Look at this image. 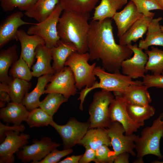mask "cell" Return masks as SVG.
<instances>
[{
	"mask_svg": "<svg viewBox=\"0 0 163 163\" xmlns=\"http://www.w3.org/2000/svg\"><path fill=\"white\" fill-rule=\"evenodd\" d=\"M110 18L89 23L87 37L90 59L101 60L103 68L108 72H120L122 62L131 57L133 51L127 46L117 44L114 39Z\"/></svg>",
	"mask_w": 163,
	"mask_h": 163,
	"instance_id": "obj_1",
	"label": "cell"
},
{
	"mask_svg": "<svg viewBox=\"0 0 163 163\" xmlns=\"http://www.w3.org/2000/svg\"><path fill=\"white\" fill-rule=\"evenodd\" d=\"M89 18V13L63 11L59 19L57 30L60 40L73 44L79 53H85L88 50L87 37Z\"/></svg>",
	"mask_w": 163,
	"mask_h": 163,
	"instance_id": "obj_2",
	"label": "cell"
},
{
	"mask_svg": "<svg viewBox=\"0 0 163 163\" xmlns=\"http://www.w3.org/2000/svg\"><path fill=\"white\" fill-rule=\"evenodd\" d=\"M102 67L96 66L94 70V75L100 80L97 81L91 87H85L80 93L79 97L78 100H80L79 109L83 110V104L85 97L88 93L92 90L100 88L110 91H113L116 96H118L124 91L125 89L130 85L142 83L139 80L133 81L128 76L125 75L120 72L111 73L107 72Z\"/></svg>",
	"mask_w": 163,
	"mask_h": 163,
	"instance_id": "obj_3",
	"label": "cell"
},
{
	"mask_svg": "<svg viewBox=\"0 0 163 163\" xmlns=\"http://www.w3.org/2000/svg\"><path fill=\"white\" fill-rule=\"evenodd\" d=\"M163 138V113L153 121L151 126L144 128L135 142V149L137 158H143L147 155H153L158 159L163 158L160 149L161 138Z\"/></svg>",
	"mask_w": 163,
	"mask_h": 163,
	"instance_id": "obj_4",
	"label": "cell"
},
{
	"mask_svg": "<svg viewBox=\"0 0 163 163\" xmlns=\"http://www.w3.org/2000/svg\"><path fill=\"white\" fill-rule=\"evenodd\" d=\"M90 59L88 52L80 53L76 51L72 53L65 62V66L69 67L73 73L76 87L79 90L85 86L91 88L97 81L93 72L96 63L89 64Z\"/></svg>",
	"mask_w": 163,
	"mask_h": 163,
	"instance_id": "obj_5",
	"label": "cell"
},
{
	"mask_svg": "<svg viewBox=\"0 0 163 163\" xmlns=\"http://www.w3.org/2000/svg\"><path fill=\"white\" fill-rule=\"evenodd\" d=\"M114 98L111 91L104 89L96 92L89 105V129L97 127L107 128L111 122L108 115V108Z\"/></svg>",
	"mask_w": 163,
	"mask_h": 163,
	"instance_id": "obj_6",
	"label": "cell"
},
{
	"mask_svg": "<svg viewBox=\"0 0 163 163\" xmlns=\"http://www.w3.org/2000/svg\"><path fill=\"white\" fill-rule=\"evenodd\" d=\"M63 11L59 3L46 18L41 22L32 24L28 29L27 33L30 35H37L42 37L44 40L46 46L50 49L56 46L60 41L57 26Z\"/></svg>",
	"mask_w": 163,
	"mask_h": 163,
	"instance_id": "obj_7",
	"label": "cell"
},
{
	"mask_svg": "<svg viewBox=\"0 0 163 163\" xmlns=\"http://www.w3.org/2000/svg\"><path fill=\"white\" fill-rule=\"evenodd\" d=\"M50 125L59 134L63 142L64 149H66L71 148L78 144L89 129L90 123L89 120L82 122L72 118L65 125H59L53 120Z\"/></svg>",
	"mask_w": 163,
	"mask_h": 163,
	"instance_id": "obj_8",
	"label": "cell"
},
{
	"mask_svg": "<svg viewBox=\"0 0 163 163\" xmlns=\"http://www.w3.org/2000/svg\"><path fill=\"white\" fill-rule=\"evenodd\" d=\"M32 144L22 147L16 153L17 158L24 163L37 162L44 158L52 150L60 145L50 138L43 136L40 140L34 139Z\"/></svg>",
	"mask_w": 163,
	"mask_h": 163,
	"instance_id": "obj_9",
	"label": "cell"
},
{
	"mask_svg": "<svg viewBox=\"0 0 163 163\" xmlns=\"http://www.w3.org/2000/svg\"><path fill=\"white\" fill-rule=\"evenodd\" d=\"M106 129L115 156L123 152L129 153L133 156L136 155L134 151L135 142L139 135L134 133L124 135L123 134L125 131L123 126L116 121L112 122Z\"/></svg>",
	"mask_w": 163,
	"mask_h": 163,
	"instance_id": "obj_10",
	"label": "cell"
},
{
	"mask_svg": "<svg viewBox=\"0 0 163 163\" xmlns=\"http://www.w3.org/2000/svg\"><path fill=\"white\" fill-rule=\"evenodd\" d=\"M50 82L46 86L44 94L57 93L68 99L77 93L74 75L69 66L65 67L61 71L55 72Z\"/></svg>",
	"mask_w": 163,
	"mask_h": 163,
	"instance_id": "obj_11",
	"label": "cell"
},
{
	"mask_svg": "<svg viewBox=\"0 0 163 163\" xmlns=\"http://www.w3.org/2000/svg\"><path fill=\"white\" fill-rule=\"evenodd\" d=\"M20 133L13 130L4 133L5 139L0 145V163H14V154L28 143L29 135Z\"/></svg>",
	"mask_w": 163,
	"mask_h": 163,
	"instance_id": "obj_12",
	"label": "cell"
},
{
	"mask_svg": "<svg viewBox=\"0 0 163 163\" xmlns=\"http://www.w3.org/2000/svg\"><path fill=\"white\" fill-rule=\"evenodd\" d=\"M127 102L122 97L116 96L111 101L108 108V115L111 122L117 121L121 123L125 131L126 135L137 132L143 126L133 121L126 110Z\"/></svg>",
	"mask_w": 163,
	"mask_h": 163,
	"instance_id": "obj_13",
	"label": "cell"
},
{
	"mask_svg": "<svg viewBox=\"0 0 163 163\" xmlns=\"http://www.w3.org/2000/svg\"><path fill=\"white\" fill-rule=\"evenodd\" d=\"M127 46L133 51V55L122 62V73L132 79L143 78L147 72L145 67L148 59V55L136 43Z\"/></svg>",
	"mask_w": 163,
	"mask_h": 163,
	"instance_id": "obj_14",
	"label": "cell"
},
{
	"mask_svg": "<svg viewBox=\"0 0 163 163\" xmlns=\"http://www.w3.org/2000/svg\"><path fill=\"white\" fill-rule=\"evenodd\" d=\"M24 14L21 11L14 12L8 16L0 26V48L13 40L17 41V32L20 26L34 23L22 19Z\"/></svg>",
	"mask_w": 163,
	"mask_h": 163,
	"instance_id": "obj_15",
	"label": "cell"
},
{
	"mask_svg": "<svg viewBox=\"0 0 163 163\" xmlns=\"http://www.w3.org/2000/svg\"><path fill=\"white\" fill-rule=\"evenodd\" d=\"M17 37V40L20 41L21 45L20 56L30 69L34 61L35 49L40 44L45 45L44 40L38 35L28 34L23 29L18 30Z\"/></svg>",
	"mask_w": 163,
	"mask_h": 163,
	"instance_id": "obj_16",
	"label": "cell"
},
{
	"mask_svg": "<svg viewBox=\"0 0 163 163\" xmlns=\"http://www.w3.org/2000/svg\"><path fill=\"white\" fill-rule=\"evenodd\" d=\"M142 15L138 11L135 5L131 1L121 11L116 12L112 18L117 27L118 37H121Z\"/></svg>",
	"mask_w": 163,
	"mask_h": 163,
	"instance_id": "obj_17",
	"label": "cell"
},
{
	"mask_svg": "<svg viewBox=\"0 0 163 163\" xmlns=\"http://www.w3.org/2000/svg\"><path fill=\"white\" fill-rule=\"evenodd\" d=\"M36 63L32 67L33 76L39 77L47 74H53L55 72L51 65L52 59L50 49L45 45H38L35 50Z\"/></svg>",
	"mask_w": 163,
	"mask_h": 163,
	"instance_id": "obj_18",
	"label": "cell"
},
{
	"mask_svg": "<svg viewBox=\"0 0 163 163\" xmlns=\"http://www.w3.org/2000/svg\"><path fill=\"white\" fill-rule=\"evenodd\" d=\"M148 88L143 83L132 84L127 87L118 96L123 97L128 103L145 106L152 101Z\"/></svg>",
	"mask_w": 163,
	"mask_h": 163,
	"instance_id": "obj_19",
	"label": "cell"
},
{
	"mask_svg": "<svg viewBox=\"0 0 163 163\" xmlns=\"http://www.w3.org/2000/svg\"><path fill=\"white\" fill-rule=\"evenodd\" d=\"M30 111L21 103L8 102L6 107L0 110V118L7 123L20 125L23 121H26Z\"/></svg>",
	"mask_w": 163,
	"mask_h": 163,
	"instance_id": "obj_20",
	"label": "cell"
},
{
	"mask_svg": "<svg viewBox=\"0 0 163 163\" xmlns=\"http://www.w3.org/2000/svg\"><path fill=\"white\" fill-rule=\"evenodd\" d=\"M153 18L142 14L119 38V44L127 46L131 44L132 42H136L139 38H142L147 31L149 23Z\"/></svg>",
	"mask_w": 163,
	"mask_h": 163,
	"instance_id": "obj_21",
	"label": "cell"
},
{
	"mask_svg": "<svg viewBox=\"0 0 163 163\" xmlns=\"http://www.w3.org/2000/svg\"><path fill=\"white\" fill-rule=\"evenodd\" d=\"M78 145L88 146L95 150L102 145L109 146L111 143L107 129L97 127L88 129Z\"/></svg>",
	"mask_w": 163,
	"mask_h": 163,
	"instance_id": "obj_22",
	"label": "cell"
},
{
	"mask_svg": "<svg viewBox=\"0 0 163 163\" xmlns=\"http://www.w3.org/2000/svg\"><path fill=\"white\" fill-rule=\"evenodd\" d=\"M50 50L53 60L52 66L55 72L62 70L68 57L73 53L77 51L73 44L61 40L56 46L50 48Z\"/></svg>",
	"mask_w": 163,
	"mask_h": 163,
	"instance_id": "obj_23",
	"label": "cell"
},
{
	"mask_svg": "<svg viewBox=\"0 0 163 163\" xmlns=\"http://www.w3.org/2000/svg\"><path fill=\"white\" fill-rule=\"evenodd\" d=\"M17 48L14 44L0 51V81L5 86H8L13 78L8 76V69L19 59Z\"/></svg>",
	"mask_w": 163,
	"mask_h": 163,
	"instance_id": "obj_24",
	"label": "cell"
},
{
	"mask_svg": "<svg viewBox=\"0 0 163 163\" xmlns=\"http://www.w3.org/2000/svg\"><path fill=\"white\" fill-rule=\"evenodd\" d=\"M163 18H153L149 23L145 39L139 41L138 47L147 50L149 46H158L163 47V32L160 28V21Z\"/></svg>",
	"mask_w": 163,
	"mask_h": 163,
	"instance_id": "obj_25",
	"label": "cell"
},
{
	"mask_svg": "<svg viewBox=\"0 0 163 163\" xmlns=\"http://www.w3.org/2000/svg\"><path fill=\"white\" fill-rule=\"evenodd\" d=\"M53 74H47L39 77L34 88L30 93H27L23 98L21 103L28 111L39 107L40 96L44 94L46 85L50 82Z\"/></svg>",
	"mask_w": 163,
	"mask_h": 163,
	"instance_id": "obj_26",
	"label": "cell"
},
{
	"mask_svg": "<svg viewBox=\"0 0 163 163\" xmlns=\"http://www.w3.org/2000/svg\"><path fill=\"white\" fill-rule=\"evenodd\" d=\"M60 0H37L35 4L24 14L33 18L38 22H41L53 12Z\"/></svg>",
	"mask_w": 163,
	"mask_h": 163,
	"instance_id": "obj_27",
	"label": "cell"
},
{
	"mask_svg": "<svg viewBox=\"0 0 163 163\" xmlns=\"http://www.w3.org/2000/svg\"><path fill=\"white\" fill-rule=\"evenodd\" d=\"M127 3V0H101L100 4L94 8L92 20L101 21L112 18L117 11Z\"/></svg>",
	"mask_w": 163,
	"mask_h": 163,
	"instance_id": "obj_28",
	"label": "cell"
},
{
	"mask_svg": "<svg viewBox=\"0 0 163 163\" xmlns=\"http://www.w3.org/2000/svg\"><path fill=\"white\" fill-rule=\"evenodd\" d=\"M126 110L130 118L135 122L145 125L144 121L149 119L155 114V108L149 104L140 106L127 103Z\"/></svg>",
	"mask_w": 163,
	"mask_h": 163,
	"instance_id": "obj_29",
	"label": "cell"
},
{
	"mask_svg": "<svg viewBox=\"0 0 163 163\" xmlns=\"http://www.w3.org/2000/svg\"><path fill=\"white\" fill-rule=\"evenodd\" d=\"M151 50L145 51L148 56L145 65L147 72L151 71L153 74H162L163 72V50L151 46Z\"/></svg>",
	"mask_w": 163,
	"mask_h": 163,
	"instance_id": "obj_30",
	"label": "cell"
},
{
	"mask_svg": "<svg viewBox=\"0 0 163 163\" xmlns=\"http://www.w3.org/2000/svg\"><path fill=\"white\" fill-rule=\"evenodd\" d=\"M100 0H60L63 11L78 13H89Z\"/></svg>",
	"mask_w": 163,
	"mask_h": 163,
	"instance_id": "obj_31",
	"label": "cell"
},
{
	"mask_svg": "<svg viewBox=\"0 0 163 163\" xmlns=\"http://www.w3.org/2000/svg\"><path fill=\"white\" fill-rule=\"evenodd\" d=\"M28 81L19 78H13L9 85V94L12 102L21 103L25 94L31 87Z\"/></svg>",
	"mask_w": 163,
	"mask_h": 163,
	"instance_id": "obj_32",
	"label": "cell"
},
{
	"mask_svg": "<svg viewBox=\"0 0 163 163\" xmlns=\"http://www.w3.org/2000/svg\"><path fill=\"white\" fill-rule=\"evenodd\" d=\"M68 101V99L60 93H49L42 101H40L39 107L53 117L60 105Z\"/></svg>",
	"mask_w": 163,
	"mask_h": 163,
	"instance_id": "obj_33",
	"label": "cell"
},
{
	"mask_svg": "<svg viewBox=\"0 0 163 163\" xmlns=\"http://www.w3.org/2000/svg\"><path fill=\"white\" fill-rule=\"evenodd\" d=\"M53 120V117L40 108L30 111L26 122L30 128L47 126Z\"/></svg>",
	"mask_w": 163,
	"mask_h": 163,
	"instance_id": "obj_34",
	"label": "cell"
},
{
	"mask_svg": "<svg viewBox=\"0 0 163 163\" xmlns=\"http://www.w3.org/2000/svg\"><path fill=\"white\" fill-rule=\"evenodd\" d=\"M27 63L20 56L12 65L9 74L12 78H17L29 81L33 76Z\"/></svg>",
	"mask_w": 163,
	"mask_h": 163,
	"instance_id": "obj_35",
	"label": "cell"
},
{
	"mask_svg": "<svg viewBox=\"0 0 163 163\" xmlns=\"http://www.w3.org/2000/svg\"><path fill=\"white\" fill-rule=\"evenodd\" d=\"M135 5L138 11L143 15L152 18L155 13L150 11L154 10H163V8L156 0H130Z\"/></svg>",
	"mask_w": 163,
	"mask_h": 163,
	"instance_id": "obj_36",
	"label": "cell"
},
{
	"mask_svg": "<svg viewBox=\"0 0 163 163\" xmlns=\"http://www.w3.org/2000/svg\"><path fill=\"white\" fill-rule=\"evenodd\" d=\"M37 0H0L1 7L5 11H12L17 8L21 11L29 10Z\"/></svg>",
	"mask_w": 163,
	"mask_h": 163,
	"instance_id": "obj_37",
	"label": "cell"
},
{
	"mask_svg": "<svg viewBox=\"0 0 163 163\" xmlns=\"http://www.w3.org/2000/svg\"><path fill=\"white\" fill-rule=\"evenodd\" d=\"M115 156L114 151H111L108 146L102 145L95 150L94 162L96 163H113Z\"/></svg>",
	"mask_w": 163,
	"mask_h": 163,
	"instance_id": "obj_38",
	"label": "cell"
},
{
	"mask_svg": "<svg viewBox=\"0 0 163 163\" xmlns=\"http://www.w3.org/2000/svg\"><path fill=\"white\" fill-rule=\"evenodd\" d=\"M72 148L64 149L60 151L56 148L54 149L41 160L37 163H58L62 158L71 154L73 152Z\"/></svg>",
	"mask_w": 163,
	"mask_h": 163,
	"instance_id": "obj_39",
	"label": "cell"
},
{
	"mask_svg": "<svg viewBox=\"0 0 163 163\" xmlns=\"http://www.w3.org/2000/svg\"><path fill=\"white\" fill-rule=\"evenodd\" d=\"M142 82L143 85L148 88L156 87L163 88V75L147 74L143 78Z\"/></svg>",
	"mask_w": 163,
	"mask_h": 163,
	"instance_id": "obj_40",
	"label": "cell"
},
{
	"mask_svg": "<svg viewBox=\"0 0 163 163\" xmlns=\"http://www.w3.org/2000/svg\"><path fill=\"white\" fill-rule=\"evenodd\" d=\"M25 129L24 125L22 124L20 125H14L13 126L5 125L0 122V142L1 143L5 138L4 133L7 131L13 130L22 133Z\"/></svg>",
	"mask_w": 163,
	"mask_h": 163,
	"instance_id": "obj_41",
	"label": "cell"
},
{
	"mask_svg": "<svg viewBox=\"0 0 163 163\" xmlns=\"http://www.w3.org/2000/svg\"><path fill=\"white\" fill-rule=\"evenodd\" d=\"M85 151L79 161L80 163H88L94 162L95 159V150L88 146L85 147Z\"/></svg>",
	"mask_w": 163,
	"mask_h": 163,
	"instance_id": "obj_42",
	"label": "cell"
},
{
	"mask_svg": "<svg viewBox=\"0 0 163 163\" xmlns=\"http://www.w3.org/2000/svg\"><path fill=\"white\" fill-rule=\"evenodd\" d=\"M130 155L127 152L121 153L115 156L113 163H129Z\"/></svg>",
	"mask_w": 163,
	"mask_h": 163,
	"instance_id": "obj_43",
	"label": "cell"
},
{
	"mask_svg": "<svg viewBox=\"0 0 163 163\" xmlns=\"http://www.w3.org/2000/svg\"><path fill=\"white\" fill-rule=\"evenodd\" d=\"M83 155L67 157L63 160L59 161V163H78Z\"/></svg>",
	"mask_w": 163,
	"mask_h": 163,
	"instance_id": "obj_44",
	"label": "cell"
},
{
	"mask_svg": "<svg viewBox=\"0 0 163 163\" xmlns=\"http://www.w3.org/2000/svg\"><path fill=\"white\" fill-rule=\"evenodd\" d=\"M11 100L10 96L6 91L0 90V101L8 103Z\"/></svg>",
	"mask_w": 163,
	"mask_h": 163,
	"instance_id": "obj_45",
	"label": "cell"
},
{
	"mask_svg": "<svg viewBox=\"0 0 163 163\" xmlns=\"http://www.w3.org/2000/svg\"><path fill=\"white\" fill-rule=\"evenodd\" d=\"M143 158H137V159L133 163H144Z\"/></svg>",
	"mask_w": 163,
	"mask_h": 163,
	"instance_id": "obj_46",
	"label": "cell"
},
{
	"mask_svg": "<svg viewBox=\"0 0 163 163\" xmlns=\"http://www.w3.org/2000/svg\"><path fill=\"white\" fill-rule=\"evenodd\" d=\"M6 102L3 101H0V107L1 108H3L5 106V103Z\"/></svg>",
	"mask_w": 163,
	"mask_h": 163,
	"instance_id": "obj_47",
	"label": "cell"
},
{
	"mask_svg": "<svg viewBox=\"0 0 163 163\" xmlns=\"http://www.w3.org/2000/svg\"><path fill=\"white\" fill-rule=\"evenodd\" d=\"M156 1L163 8V0H156Z\"/></svg>",
	"mask_w": 163,
	"mask_h": 163,
	"instance_id": "obj_48",
	"label": "cell"
},
{
	"mask_svg": "<svg viewBox=\"0 0 163 163\" xmlns=\"http://www.w3.org/2000/svg\"><path fill=\"white\" fill-rule=\"evenodd\" d=\"M151 163H163V161H161L158 160H155L153 161H152Z\"/></svg>",
	"mask_w": 163,
	"mask_h": 163,
	"instance_id": "obj_49",
	"label": "cell"
},
{
	"mask_svg": "<svg viewBox=\"0 0 163 163\" xmlns=\"http://www.w3.org/2000/svg\"><path fill=\"white\" fill-rule=\"evenodd\" d=\"M160 28L161 30L163 32V26L160 25Z\"/></svg>",
	"mask_w": 163,
	"mask_h": 163,
	"instance_id": "obj_50",
	"label": "cell"
},
{
	"mask_svg": "<svg viewBox=\"0 0 163 163\" xmlns=\"http://www.w3.org/2000/svg\"><path fill=\"white\" fill-rule=\"evenodd\" d=\"M162 74L163 75V72H162Z\"/></svg>",
	"mask_w": 163,
	"mask_h": 163,
	"instance_id": "obj_51",
	"label": "cell"
}]
</instances>
